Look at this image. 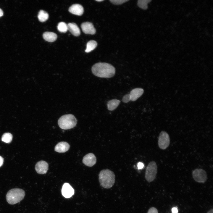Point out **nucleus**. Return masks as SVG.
Returning a JSON list of instances; mask_svg holds the SVG:
<instances>
[{"label": "nucleus", "instance_id": "6ab92c4d", "mask_svg": "<svg viewBox=\"0 0 213 213\" xmlns=\"http://www.w3.org/2000/svg\"><path fill=\"white\" fill-rule=\"evenodd\" d=\"M49 18L48 14L43 10H40L38 14V18L41 22H44L47 20Z\"/></svg>", "mask_w": 213, "mask_h": 213}, {"label": "nucleus", "instance_id": "9d476101", "mask_svg": "<svg viewBox=\"0 0 213 213\" xmlns=\"http://www.w3.org/2000/svg\"><path fill=\"white\" fill-rule=\"evenodd\" d=\"M61 191L62 196L67 198L71 197L74 193V189L70 184L67 183L64 184Z\"/></svg>", "mask_w": 213, "mask_h": 213}, {"label": "nucleus", "instance_id": "1a4fd4ad", "mask_svg": "<svg viewBox=\"0 0 213 213\" xmlns=\"http://www.w3.org/2000/svg\"><path fill=\"white\" fill-rule=\"evenodd\" d=\"M49 165L46 161L41 160L37 163L35 165V170L39 174H46L48 169Z\"/></svg>", "mask_w": 213, "mask_h": 213}, {"label": "nucleus", "instance_id": "ddd939ff", "mask_svg": "<svg viewBox=\"0 0 213 213\" xmlns=\"http://www.w3.org/2000/svg\"><path fill=\"white\" fill-rule=\"evenodd\" d=\"M70 148L69 144L66 142L58 143L55 146L54 150L59 153H64L68 151Z\"/></svg>", "mask_w": 213, "mask_h": 213}, {"label": "nucleus", "instance_id": "423d86ee", "mask_svg": "<svg viewBox=\"0 0 213 213\" xmlns=\"http://www.w3.org/2000/svg\"><path fill=\"white\" fill-rule=\"evenodd\" d=\"M170 139L169 135L167 133L162 131L158 138V144L159 148L162 149H166L169 146Z\"/></svg>", "mask_w": 213, "mask_h": 213}, {"label": "nucleus", "instance_id": "4be33fe9", "mask_svg": "<svg viewBox=\"0 0 213 213\" xmlns=\"http://www.w3.org/2000/svg\"><path fill=\"white\" fill-rule=\"evenodd\" d=\"M151 0H139L138 1L137 4L140 8L144 9H146L148 7L147 4Z\"/></svg>", "mask_w": 213, "mask_h": 213}, {"label": "nucleus", "instance_id": "6e6552de", "mask_svg": "<svg viewBox=\"0 0 213 213\" xmlns=\"http://www.w3.org/2000/svg\"><path fill=\"white\" fill-rule=\"evenodd\" d=\"M83 162L85 165L91 167L96 163V158L92 153H89L85 156L83 158Z\"/></svg>", "mask_w": 213, "mask_h": 213}, {"label": "nucleus", "instance_id": "bb28decb", "mask_svg": "<svg viewBox=\"0 0 213 213\" xmlns=\"http://www.w3.org/2000/svg\"><path fill=\"white\" fill-rule=\"evenodd\" d=\"M172 213H178V209L176 207H173L172 209Z\"/></svg>", "mask_w": 213, "mask_h": 213}, {"label": "nucleus", "instance_id": "0eeeda50", "mask_svg": "<svg viewBox=\"0 0 213 213\" xmlns=\"http://www.w3.org/2000/svg\"><path fill=\"white\" fill-rule=\"evenodd\" d=\"M194 180L199 183H204L206 180L207 175L206 172L202 169H196L192 173Z\"/></svg>", "mask_w": 213, "mask_h": 213}, {"label": "nucleus", "instance_id": "aec40b11", "mask_svg": "<svg viewBox=\"0 0 213 213\" xmlns=\"http://www.w3.org/2000/svg\"><path fill=\"white\" fill-rule=\"evenodd\" d=\"M12 135L10 133H5L3 134L1 138L2 141L7 143H9L12 141Z\"/></svg>", "mask_w": 213, "mask_h": 213}, {"label": "nucleus", "instance_id": "9b49d317", "mask_svg": "<svg viewBox=\"0 0 213 213\" xmlns=\"http://www.w3.org/2000/svg\"><path fill=\"white\" fill-rule=\"evenodd\" d=\"M81 28L82 31L85 34L93 35L96 33V29L91 22H83L81 25Z\"/></svg>", "mask_w": 213, "mask_h": 213}, {"label": "nucleus", "instance_id": "7c9ffc66", "mask_svg": "<svg viewBox=\"0 0 213 213\" xmlns=\"http://www.w3.org/2000/svg\"><path fill=\"white\" fill-rule=\"evenodd\" d=\"M96 1H98V2H101V1H103L104 0H96Z\"/></svg>", "mask_w": 213, "mask_h": 213}, {"label": "nucleus", "instance_id": "f8f14e48", "mask_svg": "<svg viewBox=\"0 0 213 213\" xmlns=\"http://www.w3.org/2000/svg\"><path fill=\"white\" fill-rule=\"evenodd\" d=\"M69 11L73 14L80 16L83 13L84 9L81 5L78 4H75L72 5L70 7Z\"/></svg>", "mask_w": 213, "mask_h": 213}, {"label": "nucleus", "instance_id": "7ed1b4c3", "mask_svg": "<svg viewBox=\"0 0 213 213\" xmlns=\"http://www.w3.org/2000/svg\"><path fill=\"white\" fill-rule=\"evenodd\" d=\"M25 195V191L22 189H12L8 192L6 194V200L9 204H14L24 199Z\"/></svg>", "mask_w": 213, "mask_h": 213}, {"label": "nucleus", "instance_id": "5701e85b", "mask_svg": "<svg viewBox=\"0 0 213 213\" xmlns=\"http://www.w3.org/2000/svg\"><path fill=\"white\" fill-rule=\"evenodd\" d=\"M109 1L113 4L119 5L123 4L128 1V0H110Z\"/></svg>", "mask_w": 213, "mask_h": 213}, {"label": "nucleus", "instance_id": "a878e982", "mask_svg": "<svg viewBox=\"0 0 213 213\" xmlns=\"http://www.w3.org/2000/svg\"><path fill=\"white\" fill-rule=\"evenodd\" d=\"M137 167L138 169H143L144 167V164L141 162H139L138 163Z\"/></svg>", "mask_w": 213, "mask_h": 213}, {"label": "nucleus", "instance_id": "4468645a", "mask_svg": "<svg viewBox=\"0 0 213 213\" xmlns=\"http://www.w3.org/2000/svg\"><path fill=\"white\" fill-rule=\"evenodd\" d=\"M143 90L141 88H136L132 90L130 93V100L136 101L143 94Z\"/></svg>", "mask_w": 213, "mask_h": 213}, {"label": "nucleus", "instance_id": "cd10ccee", "mask_svg": "<svg viewBox=\"0 0 213 213\" xmlns=\"http://www.w3.org/2000/svg\"><path fill=\"white\" fill-rule=\"evenodd\" d=\"M3 162V158L1 156H0V167L2 165Z\"/></svg>", "mask_w": 213, "mask_h": 213}, {"label": "nucleus", "instance_id": "39448f33", "mask_svg": "<svg viewBox=\"0 0 213 213\" xmlns=\"http://www.w3.org/2000/svg\"><path fill=\"white\" fill-rule=\"evenodd\" d=\"M157 171L156 164L154 161L150 162L147 165L145 172V177L149 182L153 181L155 179Z\"/></svg>", "mask_w": 213, "mask_h": 213}, {"label": "nucleus", "instance_id": "393cba45", "mask_svg": "<svg viewBox=\"0 0 213 213\" xmlns=\"http://www.w3.org/2000/svg\"><path fill=\"white\" fill-rule=\"evenodd\" d=\"M147 213H158L156 208L154 207H152L148 210Z\"/></svg>", "mask_w": 213, "mask_h": 213}, {"label": "nucleus", "instance_id": "f257e3e1", "mask_svg": "<svg viewBox=\"0 0 213 213\" xmlns=\"http://www.w3.org/2000/svg\"><path fill=\"white\" fill-rule=\"evenodd\" d=\"M91 70L95 76L102 78H110L115 73L114 67L111 64L105 62H99L94 64Z\"/></svg>", "mask_w": 213, "mask_h": 213}, {"label": "nucleus", "instance_id": "dca6fc26", "mask_svg": "<svg viewBox=\"0 0 213 213\" xmlns=\"http://www.w3.org/2000/svg\"><path fill=\"white\" fill-rule=\"evenodd\" d=\"M43 36L45 40L49 42H53L55 41L57 38V34L52 32H44L43 34Z\"/></svg>", "mask_w": 213, "mask_h": 213}, {"label": "nucleus", "instance_id": "b1692460", "mask_svg": "<svg viewBox=\"0 0 213 213\" xmlns=\"http://www.w3.org/2000/svg\"><path fill=\"white\" fill-rule=\"evenodd\" d=\"M130 100V94L125 95L123 97L122 101L124 103H127Z\"/></svg>", "mask_w": 213, "mask_h": 213}, {"label": "nucleus", "instance_id": "a211bd4d", "mask_svg": "<svg viewBox=\"0 0 213 213\" xmlns=\"http://www.w3.org/2000/svg\"><path fill=\"white\" fill-rule=\"evenodd\" d=\"M97 42L94 40H91L88 42L86 44V48L85 52L88 53L94 50L97 46Z\"/></svg>", "mask_w": 213, "mask_h": 213}, {"label": "nucleus", "instance_id": "c85d7f7f", "mask_svg": "<svg viewBox=\"0 0 213 213\" xmlns=\"http://www.w3.org/2000/svg\"><path fill=\"white\" fill-rule=\"evenodd\" d=\"M3 12L2 10L0 9V17L3 15Z\"/></svg>", "mask_w": 213, "mask_h": 213}, {"label": "nucleus", "instance_id": "20e7f679", "mask_svg": "<svg viewBox=\"0 0 213 213\" xmlns=\"http://www.w3.org/2000/svg\"><path fill=\"white\" fill-rule=\"evenodd\" d=\"M77 123L75 117L72 114H67L60 117L58 120L59 127L64 130L69 129L73 128Z\"/></svg>", "mask_w": 213, "mask_h": 213}, {"label": "nucleus", "instance_id": "f3484780", "mask_svg": "<svg viewBox=\"0 0 213 213\" xmlns=\"http://www.w3.org/2000/svg\"><path fill=\"white\" fill-rule=\"evenodd\" d=\"M120 101L116 99H113L109 101L107 104V108L110 111L114 110L119 105Z\"/></svg>", "mask_w": 213, "mask_h": 213}, {"label": "nucleus", "instance_id": "c756f323", "mask_svg": "<svg viewBox=\"0 0 213 213\" xmlns=\"http://www.w3.org/2000/svg\"><path fill=\"white\" fill-rule=\"evenodd\" d=\"M207 213H213V209H212L209 210L207 212Z\"/></svg>", "mask_w": 213, "mask_h": 213}, {"label": "nucleus", "instance_id": "2eb2a0df", "mask_svg": "<svg viewBox=\"0 0 213 213\" xmlns=\"http://www.w3.org/2000/svg\"><path fill=\"white\" fill-rule=\"evenodd\" d=\"M67 25L68 30L73 35L76 36L80 35V29L76 24L74 23H69Z\"/></svg>", "mask_w": 213, "mask_h": 213}, {"label": "nucleus", "instance_id": "412c9836", "mask_svg": "<svg viewBox=\"0 0 213 213\" xmlns=\"http://www.w3.org/2000/svg\"><path fill=\"white\" fill-rule=\"evenodd\" d=\"M58 30L62 33H65L68 30L67 25L64 22H60L57 25Z\"/></svg>", "mask_w": 213, "mask_h": 213}, {"label": "nucleus", "instance_id": "f03ea898", "mask_svg": "<svg viewBox=\"0 0 213 213\" xmlns=\"http://www.w3.org/2000/svg\"><path fill=\"white\" fill-rule=\"evenodd\" d=\"M99 176L101 186L105 188H110L115 183V175L113 171L109 169L101 170L99 173Z\"/></svg>", "mask_w": 213, "mask_h": 213}]
</instances>
